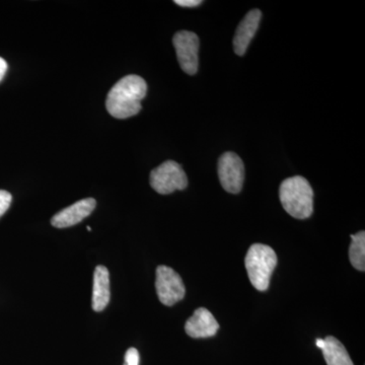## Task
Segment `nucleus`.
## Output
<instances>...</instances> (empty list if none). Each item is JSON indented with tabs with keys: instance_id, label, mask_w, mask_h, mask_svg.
Segmentation results:
<instances>
[{
	"instance_id": "obj_1",
	"label": "nucleus",
	"mask_w": 365,
	"mask_h": 365,
	"mask_svg": "<svg viewBox=\"0 0 365 365\" xmlns=\"http://www.w3.org/2000/svg\"><path fill=\"white\" fill-rule=\"evenodd\" d=\"M148 93V85L138 76H127L120 79L108 93L106 108L113 117L127 119L141 110V101Z\"/></svg>"
},
{
	"instance_id": "obj_2",
	"label": "nucleus",
	"mask_w": 365,
	"mask_h": 365,
	"mask_svg": "<svg viewBox=\"0 0 365 365\" xmlns=\"http://www.w3.org/2000/svg\"><path fill=\"white\" fill-rule=\"evenodd\" d=\"M279 198L288 215L306 220L314 212V191L304 177L288 178L281 182Z\"/></svg>"
},
{
	"instance_id": "obj_3",
	"label": "nucleus",
	"mask_w": 365,
	"mask_h": 365,
	"mask_svg": "<svg viewBox=\"0 0 365 365\" xmlns=\"http://www.w3.org/2000/svg\"><path fill=\"white\" fill-rule=\"evenodd\" d=\"M247 272L253 287L259 292H266L271 276L277 265V255L271 247L255 244L249 249L246 260Z\"/></svg>"
},
{
	"instance_id": "obj_4",
	"label": "nucleus",
	"mask_w": 365,
	"mask_h": 365,
	"mask_svg": "<svg viewBox=\"0 0 365 365\" xmlns=\"http://www.w3.org/2000/svg\"><path fill=\"white\" fill-rule=\"evenodd\" d=\"M150 186L158 193L168 195L177 190H184L188 186L186 173L181 165L174 160H167L150 173Z\"/></svg>"
},
{
	"instance_id": "obj_5",
	"label": "nucleus",
	"mask_w": 365,
	"mask_h": 365,
	"mask_svg": "<svg viewBox=\"0 0 365 365\" xmlns=\"http://www.w3.org/2000/svg\"><path fill=\"white\" fill-rule=\"evenodd\" d=\"M155 288L160 302L165 306L172 307L185 297L186 289L181 276L168 266H158Z\"/></svg>"
},
{
	"instance_id": "obj_6",
	"label": "nucleus",
	"mask_w": 365,
	"mask_h": 365,
	"mask_svg": "<svg viewBox=\"0 0 365 365\" xmlns=\"http://www.w3.org/2000/svg\"><path fill=\"white\" fill-rule=\"evenodd\" d=\"M218 177L225 191L240 193L245 181V165L242 158L235 153H223L218 160Z\"/></svg>"
},
{
	"instance_id": "obj_7",
	"label": "nucleus",
	"mask_w": 365,
	"mask_h": 365,
	"mask_svg": "<svg viewBox=\"0 0 365 365\" xmlns=\"http://www.w3.org/2000/svg\"><path fill=\"white\" fill-rule=\"evenodd\" d=\"M173 43L182 71L190 76H194L198 71V36L189 31H180L173 38Z\"/></svg>"
},
{
	"instance_id": "obj_8",
	"label": "nucleus",
	"mask_w": 365,
	"mask_h": 365,
	"mask_svg": "<svg viewBox=\"0 0 365 365\" xmlns=\"http://www.w3.org/2000/svg\"><path fill=\"white\" fill-rule=\"evenodd\" d=\"M96 205L97 202L93 198L79 200L53 216L51 225L57 228L73 227L88 217L95 210Z\"/></svg>"
},
{
	"instance_id": "obj_9",
	"label": "nucleus",
	"mask_w": 365,
	"mask_h": 365,
	"mask_svg": "<svg viewBox=\"0 0 365 365\" xmlns=\"http://www.w3.org/2000/svg\"><path fill=\"white\" fill-rule=\"evenodd\" d=\"M220 325L216 321L213 314L207 309L200 307L196 309L195 313L186 322L185 331L190 337L195 338H209L215 336L217 333Z\"/></svg>"
},
{
	"instance_id": "obj_10",
	"label": "nucleus",
	"mask_w": 365,
	"mask_h": 365,
	"mask_svg": "<svg viewBox=\"0 0 365 365\" xmlns=\"http://www.w3.org/2000/svg\"><path fill=\"white\" fill-rule=\"evenodd\" d=\"M261 18V11L259 9H253L242 19L235 34L234 49L235 54L242 56L246 53L250 43L253 40L255 34L258 31Z\"/></svg>"
},
{
	"instance_id": "obj_11",
	"label": "nucleus",
	"mask_w": 365,
	"mask_h": 365,
	"mask_svg": "<svg viewBox=\"0 0 365 365\" xmlns=\"http://www.w3.org/2000/svg\"><path fill=\"white\" fill-rule=\"evenodd\" d=\"M110 274L105 266H98L93 273V300L91 307L95 312L104 311L110 302Z\"/></svg>"
},
{
	"instance_id": "obj_12",
	"label": "nucleus",
	"mask_w": 365,
	"mask_h": 365,
	"mask_svg": "<svg viewBox=\"0 0 365 365\" xmlns=\"http://www.w3.org/2000/svg\"><path fill=\"white\" fill-rule=\"evenodd\" d=\"M324 342L325 343L322 351L327 365H354L344 345L337 338L328 336L324 339Z\"/></svg>"
},
{
	"instance_id": "obj_13",
	"label": "nucleus",
	"mask_w": 365,
	"mask_h": 365,
	"mask_svg": "<svg viewBox=\"0 0 365 365\" xmlns=\"http://www.w3.org/2000/svg\"><path fill=\"white\" fill-rule=\"evenodd\" d=\"M349 248V259L353 267L359 271L365 270V232L364 230L351 235Z\"/></svg>"
},
{
	"instance_id": "obj_14",
	"label": "nucleus",
	"mask_w": 365,
	"mask_h": 365,
	"mask_svg": "<svg viewBox=\"0 0 365 365\" xmlns=\"http://www.w3.org/2000/svg\"><path fill=\"white\" fill-rule=\"evenodd\" d=\"M11 200H13V196L11 193L4 190H0V217L9 210Z\"/></svg>"
},
{
	"instance_id": "obj_15",
	"label": "nucleus",
	"mask_w": 365,
	"mask_h": 365,
	"mask_svg": "<svg viewBox=\"0 0 365 365\" xmlns=\"http://www.w3.org/2000/svg\"><path fill=\"white\" fill-rule=\"evenodd\" d=\"M125 365H139V353L135 348L127 350L125 354Z\"/></svg>"
},
{
	"instance_id": "obj_16",
	"label": "nucleus",
	"mask_w": 365,
	"mask_h": 365,
	"mask_svg": "<svg viewBox=\"0 0 365 365\" xmlns=\"http://www.w3.org/2000/svg\"><path fill=\"white\" fill-rule=\"evenodd\" d=\"M175 4L182 7H195L202 4L201 0H175Z\"/></svg>"
},
{
	"instance_id": "obj_17",
	"label": "nucleus",
	"mask_w": 365,
	"mask_h": 365,
	"mask_svg": "<svg viewBox=\"0 0 365 365\" xmlns=\"http://www.w3.org/2000/svg\"><path fill=\"white\" fill-rule=\"evenodd\" d=\"M7 71V63L6 60L0 57V81L4 79Z\"/></svg>"
},
{
	"instance_id": "obj_18",
	"label": "nucleus",
	"mask_w": 365,
	"mask_h": 365,
	"mask_svg": "<svg viewBox=\"0 0 365 365\" xmlns=\"http://www.w3.org/2000/svg\"><path fill=\"white\" fill-rule=\"evenodd\" d=\"M324 339H317L316 341V345H317V347L319 348V349H323V347H324Z\"/></svg>"
},
{
	"instance_id": "obj_19",
	"label": "nucleus",
	"mask_w": 365,
	"mask_h": 365,
	"mask_svg": "<svg viewBox=\"0 0 365 365\" xmlns=\"http://www.w3.org/2000/svg\"><path fill=\"white\" fill-rule=\"evenodd\" d=\"M86 228H88V230H90V232H91V228L90 227H86Z\"/></svg>"
}]
</instances>
